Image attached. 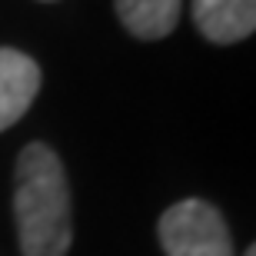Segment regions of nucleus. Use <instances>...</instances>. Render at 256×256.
Instances as JSON below:
<instances>
[{
  "mask_svg": "<svg viewBox=\"0 0 256 256\" xmlns=\"http://www.w3.org/2000/svg\"><path fill=\"white\" fill-rule=\"evenodd\" d=\"M116 17L136 40H163L180 24L183 0H114Z\"/></svg>",
  "mask_w": 256,
  "mask_h": 256,
  "instance_id": "obj_5",
  "label": "nucleus"
},
{
  "mask_svg": "<svg viewBox=\"0 0 256 256\" xmlns=\"http://www.w3.org/2000/svg\"><path fill=\"white\" fill-rule=\"evenodd\" d=\"M193 24L210 44H240L256 34V0H193Z\"/></svg>",
  "mask_w": 256,
  "mask_h": 256,
  "instance_id": "obj_4",
  "label": "nucleus"
},
{
  "mask_svg": "<svg viewBox=\"0 0 256 256\" xmlns=\"http://www.w3.org/2000/svg\"><path fill=\"white\" fill-rule=\"evenodd\" d=\"M166 256H233L226 220L206 200H180L160 216Z\"/></svg>",
  "mask_w": 256,
  "mask_h": 256,
  "instance_id": "obj_2",
  "label": "nucleus"
},
{
  "mask_svg": "<svg viewBox=\"0 0 256 256\" xmlns=\"http://www.w3.org/2000/svg\"><path fill=\"white\" fill-rule=\"evenodd\" d=\"M246 256H256V243H253V246H250V250H246Z\"/></svg>",
  "mask_w": 256,
  "mask_h": 256,
  "instance_id": "obj_6",
  "label": "nucleus"
},
{
  "mask_svg": "<svg viewBox=\"0 0 256 256\" xmlns=\"http://www.w3.org/2000/svg\"><path fill=\"white\" fill-rule=\"evenodd\" d=\"M40 90V66L20 50L0 47V133L30 110Z\"/></svg>",
  "mask_w": 256,
  "mask_h": 256,
  "instance_id": "obj_3",
  "label": "nucleus"
},
{
  "mask_svg": "<svg viewBox=\"0 0 256 256\" xmlns=\"http://www.w3.org/2000/svg\"><path fill=\"white\" fill-rule=\"evenodd\" d=\"M14 220L24 256H66L74 243L70 183L47 143H27L17 156Z\"/></svg>",
  "mask_w": 256,
  "mask_h": 256,
  "instance_id": "obj_1",
  "label": "nucleus"
}]
</instances>
